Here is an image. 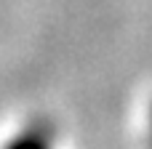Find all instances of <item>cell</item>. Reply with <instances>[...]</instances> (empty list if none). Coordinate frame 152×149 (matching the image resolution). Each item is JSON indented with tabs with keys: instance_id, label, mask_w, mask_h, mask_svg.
Listing matches in <instances>:
<instances>
[{
	"instance_id": "obj_1",
	"label": "cell",
	"mask_w": 152,
	"mask_h": 149,
	"mask_svg": "<svg viewBox=\"0 0 152 149\" xmlns=\"http://www.w3.org/2000/svg\"><path fill=\"white\" fill-rule=\"evenodd\" d=\"M13 149H48V147H45V141L40 136H27V139H21Z\"/></svg>"
}]
</instances>
